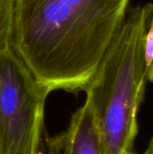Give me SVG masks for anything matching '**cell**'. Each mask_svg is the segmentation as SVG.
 Listing matches in <instances>:
<instances>
[{"label":"cell","mask_w":153,"mask_h":154,"mask_svg":"<svg viewBox=\"0 0 153 154\" xmlns=\"http://www.w3.org/2000/svg\"><path fill=\"white\" fill-rule=\"evenodd\" d=\"M130 0H16L12 49L50 93L84 91Z\"/></svg>","instance_id":"1"},{"label":"cell","mask_w":153,"mask_h":154,"mask_svg":"<svg viewBox=\"0 0 153 154\" xmlns=\"http://www.w3.org/2000/svg\"><path fill=\"white\" fill-rule=\"evenodd\" d=\"M153 5L127 10L124 20L84 89L98 130L103 154L133 151L137 115L145 95L148 69L145 37Z\"/></svg>","instance_id":"2"},{"label":"cell","mask_w":153,"mask_h":154,"mask_svg":"<svg viewBox=\"0 0 153 154\" xmlns=\"http://www.w3.org/2000/svg\"><path fill=\"white\" fill-rule=\"evenodd\" d=\"M49 94L12 47L0 54V135L4 154H39Z\"/></svg>","instance_id":"3"},{"label":"cell","mask_w":153,"mask_h":154,"mask_svg":"<svg viewBox=\"0 0 153 154\" xmlns=\"http://www.w3.org/2000/svg\"><path fill=\"white\" fill-rule=\"evenodd\" d=\"M59 154H103L94 116L87 104L72 116L67 130L53 142Z\"/></svg>","instance_id":"4"},{"label":"cell","mask_w":153,"mask_h":154,"mask_svg":"<svg viewBox=\"0 0 153 154\" xmlns=\"http://www.w3.org/2000/svg\"><path fill=\"white\" fill-rule=\"evenodd\" d=\"M16 0H0V54L12 47Z\"/></svg>","instance_id":"5"},{"label":"cell","mask_w":153,"mask_h":154,"mask_svg":"<svg viewBox=\"0 0 153 154\" xmlns=\"http://www.w3.org/2000/svg\"><path fill=\"white\" fill-rule=\"evenodd\" d=\"M143 154H153V137L151 139L146 150L144 151Z\"/></svg>","instance_id":"6"},{"label":"cell","mask_w":153,"mask_h":154,"mask_svg":"<svg viewBox=\"0 0 153 154\" xmlns=\"http://www.w3.org/2000/svg\"><path fill=\"white\" fill-rule=\"evenodd\" d=\"M147 79L150 82H152L153 83V62L152 64L151 65L150 69H149V71H148V74H147Z\"/></svg>","instance_id":"7"},{"label":"cell","mask_w":153,"mask_h":154,"mask_svg":"<svg viewBox=\"0 0 153 154\" xmlns=\"http://www.w3.org/2000/svg\"><path fill=\"white\" fill-rule=\"evenodd\" d=\"M0 154H4V148H3V143H2L1 135H0Z\"/></svg>","instance_id":"8"},{"label":"cell","mask_w":153,"mask_h":154,"mask_svg":"<svg viewBox=\"0 0 153 154\" xmlns=\"http://www.w3.org/2000/svg\"><path fill=\"white\" fill-rule=\"evenodd\" d=\"M124 154H136L135 152H133V151H130V152H124Z\"/></svg>","instance_id":"9"},{"label":"cell","mask_w":153,"mask_h":154,"mask_svg":"<svg viewBox=\"0 0 153 154\" xmlns=\"http://www.w3.org/2000/svg\"><path fill=\"white\" fill-rule=\"evenodd\" d=\"M49 154H59V153H58V152H57L56 151H54V150L52 149V150H51V152H50Z\"/></svg>","instance_id":"10"}]
</instances>
